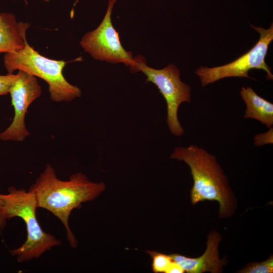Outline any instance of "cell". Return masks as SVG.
<instances>
[{
  "mask_svg": "<svg viewBox=\"0 0 273 273\" xmlns=\"http://www.w3.org/2000/svg\"><path fill=\"white\" fill-rule=\"evenodd\" d=\"M117 0H108L105 16L98 27L87 32L80 41L84 51L97 60L112 64L123 63L133 73L135 59L131 51L121 44L118 32L114 27L111 15Z\"/></svg>",
  "mask_w": 273,
  "mask_h": 273,
  "instance_id": "52a82bcc",
  "label": "cell"
},
{
  "mask_svg": "<svg viewBox=\"0 0 273 273\" xmlns=\"http://www.w3.org/2000/svg\"><path fill=\"white\" fill-rule=\"evenodd\" d=\"M18 77L17 73H8L0 75V96L7 95L14 81Z\"/></svg>",
  "mask_w": 273,
  "mask_h": 273,
  "instance_id": "5bb4252c",
  "label": "cell"
},
{
  "mask_svg": "<svg viewBox=\"0 0 273 273\" xmlns=\"http://www.w3.org/2000/svg\"><path fill=\"white\" fill-rule=\"evenodd\" d=\"M29 27L27 22L17 21L14 14L0 12V53H12L23 48Z\"/></svg>",
  "mask_w": 273,
  "mask_h": 273,
  "instance_id": "30bf717a",
  "label": "cell"
},
{
  "mask_svg": "<svg viewBox=\"0 0 273 273\" xmlns=\"http://www.w3.org/2000/svg\"><path fill=\"white\" fill-rule=\"evenodd\" d=\"M105 189L103 182L90 181L81 172L73 174L68 180H61L53 166L47 164L28 190L34 194L37 208L49 211L61 221L69 244L74 248L77 241L69 224L72 211L97 198Z\"/></svg>",
  "mask_w": 273,
  "mask_h": 273,
  "instance_id": "6da1fadb",
  "label": "cell"
},
{
  "mask_svg": "<svg viewBox=\"0 0 273 273\" xmlns=\"http://www.w3.org/2000/svg\"><path fill=\"white\" fill-rule=\"evenodd\" d=\"M273 143V128H269L268 131L264 133L256 134L254 137V144L256 147H260L265 145Z\"/></svg>",
  "mask_w": 273,
  "mask_h": 273,
  "instance_id": "9a60e30c",
  "label": "cell"
},
{
  "mask_svg": "<svg viewBox=\"0 0 273 273\" xmlns=\"http://www.w3.org/2000/svg\"><path fill=\"white\" fill-rule=\"evenodd\" d=\"M240 95L246 106L244 118L256 119L268 128L272 126V103L258 95L251 87H242Z\"/></svg>",
  "mask_w": 273,
  "mask_h": 273,
  "instance_id": "8fae6325",
  "label": "cell"
},
{
  "mask_svg": "<svg viewBox=\"0 0 273 273\" xmlns=\"http://www.w3.org/2000/svg\"><path fill=\"white\" fill-rule=\"evenodd\" d=\"M237 272L272 273L273 272V255H270L266 260L261 262L248 263Z\"/></svg>",
  "mask_w": 273,
  "mask_h": 273,
  "instance_id": "4fadbf2b",
  "label": "cell"
},
{
  "mask_svg": "<svg viewBox=\"0 0 273 273\" xmlns=\"http://www.w3.org/2000/svg\"><path fill=\"white\" fill-rule=\"evenodd\" d=\"M1 204H2V198H1V195H0V206H1Z\"/></svg>",
  "mask_w": 273,
  "mask_h": 273,
  "instance_id": "e0dca14e",
  "label": "cell"
},
{
  "mask_svg": "<svg viewBox=\"0 0 273 273\" xmlns=\"http://www.w3.org/2000/svg\"><path fill=\"white\" fill-rule=\"evenodd\" d=\"M17 73L18 77L9 91L14 116L9 126L0 133V140L3 141L21 142L30 134L25 118L29 106L41 94L36 76L21 70Z\"/></svg>",
  "mask_w": 273,
  "mask_h": 273,
  "instance_id": "ba28073f",
  "label": "cell"
},
{
  "mask_svg": "<svg viewBox=\"0 0 273 273\" xmlns=\"http://www.w3.org/2000/svg\"><path fill=\"white\" fill-rule=\"evenodd\" d=\"M43 1H44V2H49L50 0H42Z\"/></svg>",
  "mask_w": 273,
  "mask_h": 273,
  "instance_id": "d6986e66",
  "label": "cell"
},
{
  "mask_svg": "<svg viewBox=\"0 0 273 273\" xmlns=\"http://www.w3.org/2000/svg\"><path fill=\"white\" fill-rule=\"evenodd\" d=\"M207 238L206 250L198 257H188L175 253L170 255L172 260L188 273L222 272L223 266L228 262L226 258L220 259L219 257L218 245L221 236L217 231H212L209 233Z\"/></svg>",
  "mask_w": 273,
  "mask_h": 273,
  "instance_id": "9c48e42d",
  "label": "cell"
},
{
  "mask_svg": "<svg viewBox=\"0 0 273 273\" xmlns=\"http://www.w3.org/2000/svg\"><path fill=\"white\" fill-rule=\"evenodd\" d=\"M24 1L25 2L26 4H27L28 3L27 0H24Z\"/></svg>",
  "mask_w": 273,
  "mask_h": 273,
  "instance_id": "ac0fdd59",
  "label": "cell"
},
{
  "mask_svg": "<svg viewBox=\"0 0 273 273\" xmlns=\"http://www.w3.org/2000/svg\"><path fill=\"white\" fill-rule=\"evenodd\" d=\"M134 73L141 71L146 76V82H151L158 87L167 105L166 122L170 132L176 136L184 133L178 118V110L184 102L191 101V88L180 78V71L173 64L161 69L147 66L145 59L140 56L135 57Z\"/></svg>",
  "mask_w": 273,
  "mask_h": 273,
  "instance_id": "5b68a950",
  "label": "cell"
},
{
  "mask_svg": "<svg viewBox=\"0 0 273 273\" xmlns=\"http://www.w3.org/2000/svg\"><path fill=\"white\" fill-rule=\"evenodd\" d=\"M251 27L260 35L256 43L248 52L234 61L222 66L209 68L201 66L195 71L202 86L222 78L232 77H245L253 79L248 75V72L252 69H262L266 73V78L272 80L273 75L270 67L265 61L269 44L273 40V24L268 29L254 26Z\"/></svg>",
  "mask_w": 273,
  "mask_h": 273,
  "instance_id": "8992f818",
  "label": "cell"
},
{
  "mask_svg": "<svg viewBox=\"0 0 273 273\" xmlns=\"http://www.w3.org/2000/svg\"><path fill=\"white\" fill-rule=\"evenodd\" d=\"M0 195V230L6 226L8 219L15 217L21 218L26 225V241L21 246L11 251V255L16 257L18 262L37 259L61 245L59 239L41 228L36 215L38 208L36 199L31 192L12 186L8 188V193Z\"/></svg>",
  "mask_w": 273,
  "mask_h": 273,
  "instance_id": "3957f363",
  "label": "cell"
},
{
  "mask_svg": "<svg viewBox=\"0 0 273 273\" xmlns=\"http://www.w3.org/2000/svg\"><path fill=\"white\" fill-rule=\"evenodd\" d=\"M146 252L152 258V269L155 273H167L173 260L170 254L167 255L161 252L148 250Z\"/></svg>",
  "mask_w": 273,
  "mask_h": 273,
  "instance_id": "7c38bea8",
  "label": "cell"
},
{
  "mask_svg": "<svg viewBox=\"0 0 273 273\" xmlns=\"http://www.w3.org/2000/svg\"><path fill=\"white\" fill-rule=\"evenodd\" d=\"M170 158L184 161L190 168L193 179L190 197L193 205L205 200H215L219 204V218H229L234 214L236 197L214 155L192 145L175 148Z\"/></svg>",
  "mask_w": 273,
  "mask_h": 273,
  "instance_id": "7a4b0ae2",
  "label": "cell"
},
{
  "mask_svg": "<svg viewBox=\"0 0 273 273\" xmlns=\"http://www.w3.org/2000/svg\"><path fill=\"white\" fill-rule=\"evenodd\" d=\"M185 272L184 269L173 260L167 271V273H184Z\"/></svg>",
  "mask_w": 273,
  "mask_h": 273,
  "instance_id": "2e32d148",
  "label": "cell"
},
{
  "mask_svg": "<svg viewBox=\"0 0 273 273\" xmlns=\"http://www.w3.org/2000/svg\"><path fill=\"white\" fill-rule=\"evenodd\" d=\"M66 62L40 55L28 43L24 47L6 53L4 64L8 73L21 70L39 77L49 85L50 98L54 102H70L81 95V89L68 82L63 74Z\"/></svg>",
  "mask_w": 273,
  "mask_h": 273,
  "instance_id": "277c9868",
  "label": "cell"
}]
</instances>
